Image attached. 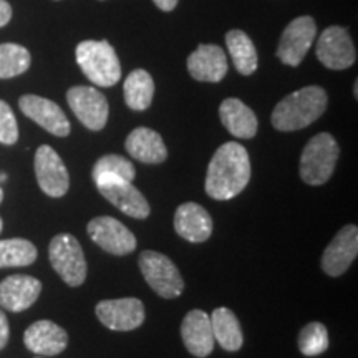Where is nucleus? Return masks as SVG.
<instances>
[{"label":"nucleus","instance_id":"f257e3e1","mask_svg":"<svg viewBox=\"0 0 358 358\" xmlns=\"http://www.w3.org/2000/svg\"><path fill=\"white\" fill-rule=\"evenodd\" d=\"M250 179L248 150L229 141L219 146L206 173L204 189L216 201H229L245 189Z\"/></svg>","mask_w":358,"mask_h":358},{"label":"nucleus","instance_id":"f03ea898","mask_svg":"<svg viewBox=\"0 0 358 358\" xmlns=\"http://www.w3.org/2000/svg\"><path fill=\"white\" fill-rule=\"evenodd\" d=\"M327 92L312 85L290 93L277 103L272 111V127L279 131H297L320 118L327 110Z\"/></svg>","mask_w":358,"mask_h":358},{"label":"nucleus","instance_id":"7ed1b4c3","mask_svg":"<svg viewBox=\"0 0 358 358\" xmlns=\"http://www.w3.org/2000/svg\"><path fill=\"white\" fill-rule=\"evenodd\" d=\"M75 53L85 77L98 87H113L122 78L118 55L106 40H85Z\"/></svg>","mask_w":358,"mask_h":358},{"label":"nucleus","instance_id":"20e7f679","mask_svg":"<svg viewBox=\"0 0 358 358\" xmlns=\"http://www.w3.org/2000/svg\"><path fill=\"white\" fill-rule=\"evenodd\" d=\"M340 156L338 143L330 133H319L303 148L301 156V178L310 186L329 181Z\"/></svg>","mask_w":358,"mask_h":358},{"label":"nucleus","instance_id":"39448f33","mask_svg":"<svg viewBox=\"0 0 358 358\" xmlns=\"http://www.w3.org/2000/svg\"><path fill=\"white\" fill-rule=\"evenodd\" d=\"M48 259L53 271L70 287H80L87 279V259L78 239L71 234H58L48 245Z\"/></svg>","mask_w":358,"mask_h":358},{"label":"nucleus","instance_id":"423d86ee","mask_svg":"<svg viewBox=\"0 0 358 358\" xmlns=\"http://www.w3.org/2000/svg\"><path fill=\"white\" fill-rule=\"evenodd\" d=\"M140 271L145 280L159 297L176 299L185 290V280L171 259L156 250H143L140 254Z\"/></svg>","mask_w":358,"mask_h":358},{"label":"nucleus","instance_id":"0eeeda50","mask_svg":"<svg viewBox=\"0 0 358 358\" xmlns=\"http://www.w3.org/2000/svg\"><path fill=\"white\" fill-rule=\"evenodd\" d=\"M317 35V24L310 15H302L294 19L285 27L277 45V58L284 65L299 66L310 50Z\"/></svg>","mask_w":358,"mask_h":358},{"label":"nucleus","instance_id":"6e6552de","mask_svg":"<svg viewBox=\"0 0 358 358\" xmlns=\"http://www.w3.org/2000/svg\"><path fill=\"white\" fill-rule=\"evenodd\" d=\"M96 189L116 209L134 219H146L151 208L143 192L134 187L127 179L115 176H103L95 181Z\"/></svg>","mask_w":358,"mask_h":358},{"label":"nucleus","instance_id":"1a4fd4ad","mask_svg":"<svg viewBox=\"0 0 358 358\" xmlns=\"http://www.w3.org/2000/svg\"><path fill=\"white\" fill-rule=\"evenodd\" d=\"M317 58L330 70H347L355 64L357 50L347 29L332 25L317 40Z\"/></svg>","mask_w":358,"mask_h":358},{"label":"nucleus","instance_id":"9d476101","mask_svg":"<svg viewBox=\"0 0 358 358\" xmlns=\"http://www.w3.org/2000/svg\"><path fill=\"white\" fill-rule=\"evenodd\" d=\"M66 101L83 127L100 131L108 122L110 105L106 96L93 87H73L66 92Z\"/></svg>","mask_w":358,"mask_h":358},{"label":"nucleus","instance_id":"9b49d317","mask_svg":"<svg viewBox=\"0 0 358 358\" xmlns=\"http://www.w3.org/2000/svg\"><path fill=\"white\" fill-rule=\"evenodd\" d=\"M87 232L93 243L113 256H127L136 249V237L133 232L111 216L92 219L87 226Z\"/></svg>","mask_w":358,"mask_h":358},{"label":"nucleus","instance_id":"f8f14e48","mask_svg":"<svg viewBox=\"0 0 358 358\" xmlns=\"http://www.w3.org/2000/svg\"><path fill=\"white\" fill-rule=\"evenodd\" d=\"M35 176L45 194L50 198H62L70 187V176L64 159L52 146L42 145L35 153Z\"/></svg>","mask_w":358,"mask_h":358},{"label":"nucleus","instance_id":"ddd939ff","mask_svg":"<svg viewBox=\"0 0 358 358\" xmlns=\"http://www.w3.org/2000/svg\"><path fill=\"white\" fill-rule=\"evenodd\" d=\"M95 313L106 329L116 332H129L145 322V306L140 299H111L96 303Z\"/></svg>","mask_w":358,"mask_h":358},{"label":"nucleus","instance_id":"4468645a","mask_svg":"<svg viewBox=\"0 0 358 358\" xmlns=\"http://www.w3.org/2000/svg\"><path fill=\"white\" fill-rule=\"evenodd\" d=\"M358 256V227L348 224L342 227L332 243L327 245L322 256V271L330 277H340L345 274L352 262Z\"/></svg>","mask_w":358,"mask_h":358},{"label":"nucleus","instance_id":"2eb2a0df","mask_svg":"<svg viewBox=\"0 0 358 358\" xmlns=\"http://www.w3.org/2000/svg\"><path fill=\"white\" fill-rule=\"evenodd\" d=\"M19 106L27 118L34 120L38 127L47 129L53 136L65 138L70 134L69 118L55 101L38 95H24L20 96Z\"/></svg>","mask_w":358,"mask_h":358},{"label":"nucleus","instance_id":"dca6fc26","mask_svg":"<svg viewBox=\"0 0 358 358\" xmlns=\"http://www.w3.org/2000/svg\"><path fill=\"white\" fill-rule=\"evenodd\" d=\"M42 282L32 275L13 274L0 282V307L8 312H24L37 302Z\"/></svg>","mask_w":358,"mask_h":358},{"label":"nucleus","instance_id":"f3484780","mask_svg":"<svg viewBox=\"0 0 358 358\" xmlns=\"http://www.w3.org/2000/svg\"><path fill=\"white\" fill-rule=\"evenodd\" d=\"M187 71L198 82L217 83L227 73V57L219 45L201 43L187 57Z\"/></svg>","mask_w":358,"mask_h":358},{"label":"nucleus","instance_id":"a211bd4d","mask_svg":"<svg viewBox=\"0 0 358 358\" xmlns=\"http://www.w3.org/2000/svg\"><path fill=\"white\" fill-rule=\"evenodd\" d=\"M181 338L186 350L198 358L209 357L214 350L211 319L204 310H191L186 313L181 324Z\"/></svg>","mask_w":358,"mask_h":358},{"label":"nucleus","instance_id":"6ab92c4d","mask_svg":"<svg viewBox=\"0 0 358 358\" xmlns=\"http://www.w3.org/2000/svg\"><path fill=\"white\" fill-rule=\"evenodd\" d=\"M174 231L187 243H206L213 234V219L203 206L185 203L174 214Z\"/></svg>","mask_w":358,"mask_h":358},{"label":"nucleus","instance_id":"aec40b11","mask_svg":"<svg viewBox=\"0 0 358 358\" xmlns=\"http://www.w3.org/2000/svg\"><path fill=\"white\" fill-rule=\"evenodd\" d=\"M24 343L30 352L42 357L62 353L69 345V334L52 320H38L25 330Z\"/></svg>","mask_w":358,"mask_h":358},{"label":"nucleus","instance_id":"412c9836","mask_svg":"<svg viewBox=\"0 0 358 358\" xmlns=\"http://www.w3.org/2000/svg\"><path fill=\"white\" fill-rule=\"evenodd\" d=\"M124 148L131 158L146 164L164 163L168 158V150L163 138L151 128L140 127L133 129L124 141Z\"/></svg>","mask_w":358,"mask_h":358},{"label":"nucleus","instance_id":"4be33fe9","mask_svg":"<svg viewBox=\"0 0 358 358\" xmlns=\"http://www.w3.org/2000/svg\"><path fill=\"white\" fill-rule=\"evenodd\" d=\"M219 118L232 136L250 140L257 133V116L239 98H226L219 106Z\"/></svg>","mask_w":358,"mask_h":358},{"label":"nucleus","instance_id":"5701e85b","mask_svg":"<svg viewBox=\"0 0 358 358\" xmlns=\"http://www.w3.org/2000/svg\"><path fill=\"white\" fill-rule=\"evenodd\" d=\"M211 319L214 340L226 352H237L244 343L243 329H241L239 320L236 313L227 307L214 308Z\"/></svg>","mask_w":358,"mask_h":358},{"label":"nucleus","instance_id":"b1692460","mask_svg":"<svg viewBox=\"0 0 358 358\" xmlns=\"http://www.w3.org/2000/svg\"><path fill=\"white\" fill-rule=\"evenodd\" d=\"M226 45L232 57V64L241 75H252L257 70V50L256 45L243 30H229L226 34Z\"/></svg>","mask_w":358,"mask_h":358},{"label":"nucleus","instance_id":"393cba45","mask_svg":"<svg viewBox=\"0 0 358 358\" xmlns=\"http://www.w3.org/2000/svg\"><path fill=\"white\" fill-rule=\"evenodd\" d=\"M124 101L134 111H145L150 108L155 96L153 77L146 70H133L123 85Z\"/></svg>","mask_w":358,"mask_h":358},{"label":"nucleus","instance_id":"a878e982","mask_svg":"<svg viewBox=\"0 0 358 358\" xmlns=\"http://www.w3.org/2000/svg\"><path fill=\"white\" fill-rule=\"evenodd\" d=\"M37 248L27 239H3L0 241V268L25 267L37 261Z\"/></svg>","mask_w":358,"mask_h":358},{"label":"nucleus","instance_id":"bb28decb","mask_svg":"<svg viewBox=\"0 0 358 358\" xmlns=\"http://www.w3.org/2000/svg\"><path fill=\"white\" fill-rule=\"evenodd\" d=\"M32 57L25 47L17 43H0V80L19 77L30 69Z\"/></svg>","mask_w":358,"mask_h":358},{"label":"nucleus","instance_id":"cd10ccee","mask_svg":"<svg viewBox=\"0 0 358 358\" xmlns=\"http://www.w3.org/2000/svg\"><path fill=\"white\" fill-rule=\"evenodd\" d=\"M299 350L306 357H317L329 348V332L320 322H310L301 330L297 338Z\"/></svg>","mask_w":358,"mask_h":358},{"label":"nucleus","instance_id":"c85d7f7f","mask_svg":"<svg viewBox=\"0 0 358 358\" xmlns=\"http://www.w3.org/2000/svg\"><path fill=\"white\" fill-rule=\"evenodd\" d=\"M103 176H115L127 179V181L133 182L134 176H136V169H134L133 163H129L127 158L120 155H106L101 156L93 166L92 178L93 181L100 179Z\"/></svg>","mask_w":358,"mask_h":358},{"label":"nucleus","instance_id":"c756f323","mask_svg":"<svg viewBox=\"0 0 358 358\" xmlns=\"http://www.w3.org/2000/svg\"><path fill=\"white\" fill-rule=\"evenodd\" d=\"M19 140V124H17L15 115L8 103L0 100V143L2 145H15Z\"/></svg>","mask_w":358,"mask_h":358},{"label":"nucleus","instance_id":"7c9ffc66","mask_svg":"<svg viewBox=\"0 0 358 358\" xmlns=\"http://www.w3.org/2000/svg\"><path fill=\"white\" fill-rule=\"evenodd\" d=\"M8 337H10V329H8V320L3 310H0V350L6 348L8 343Z\"/></svg>","mask_w":358,"mask_h":358},{"label":"nucleus","instance_id":"2f4dec72","mask_svg":"<svg viewBox=\"0 0 358 358\" xmlns=\"http://www.w3.org/2000/svg\"><path fill=\"white\" fill-rule=\"evenodd\" d=\"M12 19V7L6 0H0V27H6Z\"/></svg>","mask_w":358,"mask_h":358},{"label":"nucleus","instance_id":"473e14b6","mask_svg":"<svg viewBox=\"0 0 358 358\" xmlns=\"http://www.w3.org/2000/svg\"><path fill=\"white\" fill-rule=\"evenodd\" d=\"M153 2L156 3V7L164 12H171L178 6V0H153Z\"/></svg>","mask_w":358,"mask_h":358},{"label":"nucleus","instance_id":"72a5a7b5","mask_svg":"<svg viewBox=\"0 0 358 358\" xmlns=\"http://www.w3.org/2000/svg\"><path fill=\"white\" fill-rule=\"evenodd\" d=\"M6 179H7L6 174H3V173H0V182H2V181H6Z\"/></svg>","mask_w":358,"mask_h":358},{"label":"nucleus","instance_id":"f704fd0d","mask_svg":"<svg viewBox=\"0 0 358 358\" xmlns=\"http://www.w3.org/2000/svg\"><path fill=\"white\" fill-rule=\"evenodd\" d=\"M2 201H3V189L0 187V203H2Z\"/></svg>","mask_w":358,"mask_h":358},{"label":"nucleus","instance_id":"c9c22d12","mask_svg":"<svg viewBox=\"0 0 358 358\" xmlns=\"http://www.w3.org/2000/svg\"><path fill=\"white\" fill-rule=\"evenodd\" d=\"M2 227H3V221H2V217H0V232H2Z\"/></svg>","mask_w":358,"mask_h":358},{"label":"nucleus","instance_id":"e433bc0d","mask_svg":"<svg viewBox=\"0 0 358 358\" xmlns=\"http://www.w3.org/2000/svg\"><path fill=\"white\" fill-rule=\"evenodd\" d=\"M37 358H42V357H37Z\"/></svg>","mask_w":358,"mask_h":358}]
</instances>
